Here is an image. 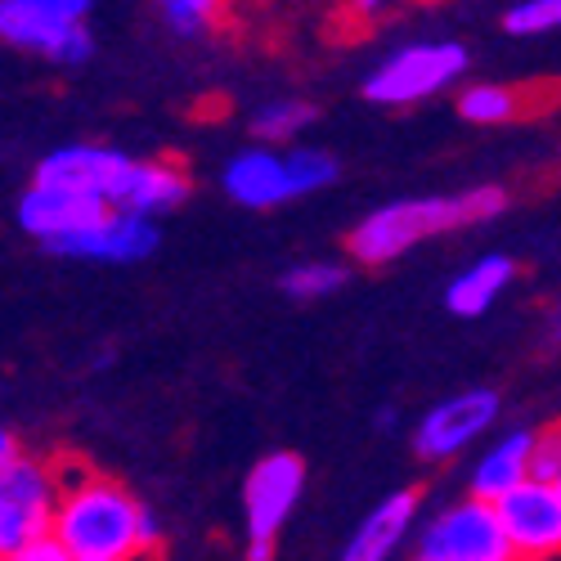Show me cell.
Returning a JSON list of instances; mask_svg holds the SVG:
<instances>
[{"mask_svg":"<svg viewBox=\"0 0 561 561\" xmlns=\"http://www.w3.org/2000/svg\"><path fill=\"white\" fill-rule=\"evenodd\" d=\"M526 113H543V104L535 100V85H467L458 95V117L477 122V126H494V122H512V117H526Z\"/></svg>","mask_w":561,"mask_h":561,"instance_id":"cell-17","label":"cell"},{"mask_svg":"<svg viewBox=\"0 0 561 561\" xmlns=\"http://www.w3.org/2000/svg\"><path fill=\"white\" fill-rule=\"evenodd\" d=\"M552 485H557V490H561V472H557V481H552Z\"/></svg>","mask_w":561,"mask_h":561,"instance_id":"cell-28","label":"cell"},{"mask_svg":"<svg viewBox=\"0 0 561 561\" xmlns=\"http://www.w3.org/2000/svg\"><path fill=\"white\" fill-rule=\"evenodd\" d=\"M158 248V225L149 216H130V211H113L104 225L77 233V239L50 243L55 256H77V261H145Z\"/></svg>","mask_w":561,"mask_h":561,"instance_id":"cell-11","label":"cell"},{"mask_svg":"<svg viewBox=\"0 0 561 561\" xmlns=\"http://www.w3.org/2000/svg\"><path fill=\"white\" fill-rule=\"evenodd\" d=\"M288 162H293V180H297V198L337 180V162L329 153H319V149H293Z\"/></svg>","mask_w":561,"mask_h":561,"instance_id":"cell-21","label":"cell"},{"mask_svg":"<svg viewBox=\"0 0 561 561\" xmlns=\"http://www.w3.org/2000/svg\"><path fill=\"white\" fill-rule=\"evenodd\" d=\"M512 274H517V261H512V256H503V252L481 256L472 270H462L454 284H449L445 306H449L454 314H462V319H477V314H485V310L494 306V297L512 284Z\"/></svg>","mask_w":561,"mask_h":561,"instance_id":"cell-16","label":"cell"},{"mask_svg":"<svg viewBox=\"0 0 561 561\" xmlns=\"http://www.w3.org/2000/svg\"><path fill=\"white\" fill-rule=\"evenodd\" d=\"M55 477L64 490L55 539L72 561H139L158 543V526L145 503L113 477H100L90 467H64V458L55 462Z\"/></svg>","mask_w":561,"mask_h":561,"instance_id":"cell-1","label":"cell"},{"mask_svg":"<svg viewBox=\"0 0 561 561\" xmlns=\"http://www.w3.org/2000/svg\"><path fill=\"white\" fill-rule=\"evenodd\" d=\"M507 207V194L485 184V190H467L458 198H400L387 203L378 211H368L355 229H351V256L359 265H387L396 256H404L413 243L436 239V233L462 229V225H477L490 220Z\"/></svg>","mask_w":561,"mask_h":561,"instance_id":"cell-2","label":"cell"},{"mask_svg":"<svg viewBox=\"0 0 561 561\" xmlns=\"http://www.w3.org/2000/svg\"><path fill=\"white\" fill-rule=\"evenodd\" d=\"M59 477L55 467L41 458H19L0 467V552H19L27 543L55 539V517H59Z\"/></svg>","mask_w":561,"mask_h":561,"instance_id":"cell-3","label":"cell"},{"mask_svg":"<svg viewBox=\"0 0 561 561\" xmlns=\"http://www.w3.org/2000/svg\"><path fill=\"white\" fill-rule=\"evenodd\" d=\"M462 72H467V50L458 41H423V45H404L387 64L373 68L364 81V95L382 108H404L440 95Z\"/></svg>","mask_w":561,"mask_h":561,"instance_id":"cell-4","label":"cell"},{"mask_svg":"<svg viewBox=\"0 0 561 561\" xmlns=\"http://www.w3.org/2000/svg\"><path fill=\"white\" fill-rule=\"evenodd\" d=\"M413 561H440V557H427V552H417V557H413Z\"/></svg>","mask_w":561,"mask_h":561,"instance_id":"cell-27","label":"cell"},{"mask_svg":"<svg viewBox=\"0 0 561 561\" xmlns=\"http://www.w3.org/2000/svg\"><path fill=\"white\" fill-rule=\"evenodd\" d=\"M190 198V175H184L180 162H135L122 171L117 190L108 198L113 211H130V216H153V211H167V207H180Z\"/></svg>","mask_w":561,"mask_h":561,"instance_id":"cell-12","label":"cell"},{"mask_svg":"<svg viewBox=\"0 0 561 561\" xmlns=\"http://www.w3.org/2000/svg\"><path fill=\"white\" fill-rule=\"evenodd\" d=\"M557 472H561V427H552V432H539V440H535V462H530V477L535 481H557Z\"/></svg>","mask_w":561,"mask_h":561,"instance_id":"cell-23","label":"cell"},{"mask_svg":"<svg viewBox=\"0 0 561 561\" xmlns=\"http://www.w3.org/2000/svg\"><path fill=\"white\" fill-rule=\"evenodd\" d=\"M5 561H72V557H68V548L59 539H41V543H27V548L10 552Z\"/></svg>","mask_w":561,"mask_h":561,"instance_id":"cell-25","label":"cell"},{"mask_svg":"<svg viewBox=\"0 0 561 561\" xmlns=\"http://www.w3.org/2000/svg\"><path fill=\"white\" fill-rule=\"evenodd\" d=\"M314 117H319L314 104H301V100H274V104H261V108H256L252 130H256V139H270V145H278V139H297Z\"/></svg>","mask_w":561,"mask_h":561,"instance_id":"cell-18","label":"cell"},{"mask_svg":"<svg viewBox=\"0 0 561 561\" xmlns=\"http://www.w3.org/2000/svg\"><path fill=\"white\" fill-rule=\"evenodd\" d=\"M557 333H561V323H557Z\"/></svg>","mask_w":561,"mask_h":561,"instance_id":"cell-29","label":"cell"},{"mask_svg":"<svg viewBox=\"0 0 561 561\" xmlns=\"http://www.w3.org/2000/svg\"><path fill=\"white\" fill-rule=\"evenodd\" d=\"M225 194L243 207H278L297 198V180H293V162L288 153L278 158L270 149H248L225 167Z\"/></svg>","mask_w":561,"mask_h":561,"instance_id":"cell-13","label":"cell"},{"mask_svg":"<svg viewBox=\"0 0 561 561\" xmlns=\"http://www.w3.org/2000/svg\"><path fill=\"white\" fill-rule=\"evenodd\" d=\"M306 485V462L297 454H270L252 467L243 485L248 507V561H274V535L284 530Z\"/></svg>","mask_w":561,"mask_h":561,"instance_id":"cell-5","label":"cell"},{"mask_svg":"<svg viewBox=\"0 0 561 561\" xmlns=\"http://www.w3.org/2000/svg\"><path fill=\"white\" fill-rule=\"evenodd\" d=\"M346 284V270L333 261H310V265H293L284 274V293L297 301H314V297H333Z\"/></svg>","mask_w":561,"mask_h":561,"instance_id":"cell-19","label":"cell"},{"mask_svg":"<svg viewBox=\"0 0 561 561\" xmlns=\"http://www.w3.org/2000/svg\"><path fill=\"white\" fill-rule=\"evenodd\" d=\"M158 10H162V19H167L175 32L194 36V32H203V27L216 23L220 0H158Z\"/></svg>","mask_w":561,"mask_h":561,"instance_id":"cell-22","label":"cell"},{"mask_svg":"<svg viewBox=\"0 0 561 561\" xmlns=\"http://www.w3.org/2000/svg\"><path fill=\"white\" fill-rule=\"evenodd\" d=\"M535 432H512L503 436L472 472V499L481 503H503L512 490H522L530 477V462H535Z\"/></svg>","mask_w":561,"mask_h":561,"instance_id":"cell-14","label":"cell"},{"mask_svg":"<svg viewBox=\"0 0 561 561\" xmlns=\"http://www.w3.org/2000/svg\"><path fill=\"white\" fill-rule=\"evenodd\" d=\"M108 216H113V207L104 198L50 190V184H32V190L19 198V225L32 233V239H41L45 248L77 239V233L104 225Z\"/></svg>","mask_w":561,"mask_h":561,"instance_id":"cell-9","label":"cell"},{"mask_svg":"<svg viewBox=\"0 0 561 561\" xmlns=\"http://www.w3.org/2000/svg\"><path fill=\"white\" fill-rule=\"evenodd\" d=\"M494 417H499V396H494L490 387L449 396L445 404H436V409L423 417V427L413 432V449L423 454L427 462L454 458L462 445H472L481 432H490Z\"/></svg>","mask_w":561,"mask_h":561,"instance_id":"cell-8","label":"cell"},{"mask_svg":"<svg viewBox=\"0 0 561 561\" xmlns=\"http://www.w3.org/2000/svg\"><path fill=\"white\" fill-rule=\"evenodd\" d=\"M413 512H417L413 490H400L387 503H378L368 512V522L355 530V539L346 543L342 561H387L396 552V543L404 539V530L413 526Z\"/></svg>","mask_w":561,"mask_h":561,"instance_id":"cell-15","label":"cell"},{"mask_svg":"<svg viewBox=\"0 0 561 561\" xmlns=\"http://www.w3.org/2000/svg\"><path fill=\"white\" fill-rule=\"evenodd\" d=\"M387 5H396V0H346V10L355 19H373V14H382Z\"/></svg>","mask_w":561,"mask_h":561,"instance_id":"cell-26","label":"cell"},{"mask_svg":"<svg viewBox=\"0 0 561 561\" xmlns=\"http://www.w3.org/2000/svg\"><path fill=\"white\" fill-rule=\"evenodd\" d=\"M499 507L503 530L512 539L517 561H552L561 557V490L548 481H526Z\"/></svg>","mask_w":561,"mask_h":561,"instance_id":"cell-7","label":"cell"},{"mask_svg":"<svg viewBox=\"0 0 561 561\" xmlns=\"http://www.w3.org/2000/svg\"><path fill=\"white\" fill-rule=\"evenodd\" d=\"M423 552L440 561H517L499 507L481 499L445 507L423 535Z\"/></svg>","mask_w":561,"mask_h":561,"instance_id":"cell-6","label":"cell"},{"mask_svg":"<svg viewBox=\"0 0 561 561\" xmlns=\"http://www.w3.org/2000/svg\"><path fill=\"white\" fill-rule=\"evenodd\" d=\"M130 167V158L122 149H104V145H64L55 153H45L36 162L32 184H50V190H68V194H90V198H113L122 171Z\"/></svg>","mask_w":561,"mask_h":561,"instance_id":"cell-10","label":"cell"},{"mask_svg":"<svg viewBox=\"0 0 561 561\" xmlns=\"http://www.w3.org/2000/svg\"><path fill=\"white\" fill-rule=\"evenodd\" d=\"M32 5L59 27H81L90 14V0H32Z\"/></svg>","mask_w":561,"mask_h":561,"instance_id":"cell-24","label":"cell"},{"mask_svg":"<svg viewBox=\"0 0 561 561\" xmlns=\"http://www.w3.org/2000/svg\"><path fill=\"white\" fill-rule=\"evenodd\" d=\"M503 27L512 36H543L552 27H561V0H517L507 14Z\"/></svg>","mask_w":561,"mask_h":561,"instance_id":"cell-20","label":"cell"}]
</instances>
